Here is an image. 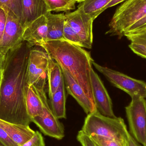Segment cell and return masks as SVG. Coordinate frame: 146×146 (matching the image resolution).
Wrapping results in <instances>:
<instances>
[{
  "instance_id": "cell-1",
  "label": "cell",
  "mask_w": 146,
  "mask_h": 146,
  "mask_svg": "<svg viewBox=\"0 0 146 146\" xmlns=\"http://www.w3.org/2000/svg\"><path fill=\"white\" fill-rule=\"evenodd\" d=\"M31 48L23 41L7 53L0 91V119L26 126L32 122L25 101L27 70Z\"/></svg>"
},
{
  "instance_id": "cell-2",
  "label": "cell",
  "mask_w": 146,
  "mask_h": 146,
  "mask_svg": "<svg viewBox=\"0 0 146 146\" xmlns=\"http://www.w3.org/2000/svg\"><path fill=\"white\" fill-rule=\"evenodd\" d=\"M39 47L44 49L62 69L70 74L95 105L91 78L94 60L90 54L82 47L65 39L47 41Z\"/></svg>"
},
{
  "instance_id": "cell-3",
  "label": "cell",
  "mask_w": 146,
  "mask_h": 146,
  "mask_svg": "<svg viewBox=\"0 0 146 146\" xmlns=\"http://www.w3.org/2000/svg\"><path fill=\"white\" fill-rule=\"evenodd\" d=\"M81 130L89 136L97 135L121 140L127 139L129 131L122 118L105 116L97 110L87 115Z\"/></svg>"
},
{
  "instance_id": "cell-4",
  "label": "cell",
  "mask_w": 146,
  "mask_h": 146,
  "mask_svg": "<svg viewBox=\"0 0 146 146\" xmlns=\"http://www.w3.org/2000/svg\"><path fill=\"white\" fill-rule=\"evenodd\" d=\"M146 15V0H126L117 9L106 34L124 36L126 31Z\"/></svg>"
},
{
  "instance_id": "cell-5",
  "label": "cell",
  "mask_w": 146,
  "mask_h": 146,
  "mask_svg": "<svg viewBox=\"0 0 146 146\" xmlns=\"http://www.w3.org/2000/svg\"><path fill=\"white\" fill-rule=\"evenodd\" d=\"M49 59V56L44 49L31 48L27 70V82L28 85L33 86L38 90L44 89Z\"/></svg>"
},
{
  "instance_id": "cell-6",
  "label": "cell",
  "mask_w": 146,
  "mask_h": 146,
  "mask_svg": "<svg viewBox=\"0 0 146 146\" xmlns=\"http://www.w3.org/2000/svg\"><path fill=\"white\" fill-rule=\"evenodd\" d=\"M92 65L115 87L131 97H140L146 99V82L130 77L123 73L103 66L94 61Z\"/></svg>"
},
{
  "instance_id": "cell-7",
  "label": "cell",
  "mask_w": 146,
  "mask_h": 146,
  "mask_svg": "<svg viewBox=\"0 0 146 146\" xmlns=\"http://www.w3.org/2000/svg\"><path fill=\"white\" fill-rule=\"evenodd\" d=\"M129 133L140 144L145 146L146 133V99L140 97L131 98L125 107Z\"/></svg>"
},
{
  "instance_id": "cell-8",
  "label": "cell",
  "mask_w": 146,
  "mask_h": 146,
  "mask_svg": "<svg viewBox=\"0 0 146 146\" xmlns=\"http://www.w3.org/2000/svg\"><path fill=\"white\" fill-rule=\"evenodd\" d=\"M37 90L43 104V112L41 116L32 119V122L34 123L44 135L62 140L65 137L64 126L50 107L44 89Z\"/></svg>"
},
{
  "instance_id": "cell-9",
  "label": "cell",
  "mask_w": 146,
  "mask_h": 146,
  "mask_svg": "<svg viewBox=\"0 0 146 146\" xmlns=\"http://www.w3.org/2000/svg\"><path fill=\"white\" fill-rule=\"evenodd\" d=\"M65 15L66 22L80 38L83 48H92L93 39V23L94 20L79 6L76 10L68 12Z\"/></svg>"
},
{
  "instance_id": "cell-10",
  "label": "cell",
  "mask_w": 146,
  "mask_h": 146,
  "mask_svg": "<svg viewBox=\"0 0 146 146\" xmlns=\"http://www.w3.org/2000/svg\"><path fill=\"white\" fill-rule=\"evenodd\" d=\"M5 11L7 22L4 33L0 40V52L6 55L9 50L23 42L25 29L11 11L8 9Z\"/></svg>"
},
{
  "instance_id": "cell-11",
  "label": "cell",
  "mask_w": 146,
  "mask_h": 146,
  "mask_svg": "<svg viewBox=\"0 0 146 146\" xmlns=\"http://www.w3.org/2000/svg\"><path fill=\"white\" fill-rule=\"evenodd\" d=\"M91 78L93 95L97 110L105 116L116 117L113 111L111 99L101 79L93 68Z\"/></svg>"
},
{
  "instance_id": "cell-12",
  "label": "cell",
  "mask_w": 146,
  "mask_h": 146,
  "mask_svg": "<svg viewBox=\"0 0 146 146\" xmlns=\"http://www.w3.org/2000/svg\"><path fill=\"white\" fill-rule=\"evenodd\" d=\"M47 19L45 15H43L26 27L23 34V41L28 43L31 47L40 46L47 41Z\"/></svg>"
},
{
  "instance_id": "cell-13",
  "label": "cell",
  "mask_w": 146,
  "mask_h": 146,
  "mask_svg": "<svg viewBox=\"0 0 146 146\" xmlns=\"http://www.w3.org/2000/svg\"><path fill=\"white\" fill-rule=\"evenodd\" d=\"M62 70L65 85L68 94L76 100L86 114L88 115L96 110V106L88 98L82 88L68 72L63 69Z\"/></svg>"
},
{
  "instance_id": "cell-14",
  "label": "cell",
  "mask_w": 146,
  "mask_h": 146,
  "mask_svg": "<svg viewBox=\"0 0 146 146\" xmlns=\"http://www.w3.org/2000/svg\"><path fill=\"white\" fill-rule=\"evenodd\" d=\"M50 12L44 0H23V25L25 29L41 16Z\"/></svg>"
},
{
  "instance_id": "cell-15",
  "label": "cell",
  "mask_w": 146,
  "mask_h": 146,
  "mask_svg": "<svg viewBox=\"0 0 146 146\" xmlns=\"http://www.w3.org/2000/svg\"><path fill=\"white\" fill-rule=\"evenodd\" d=\"M0 127L19 146H21L34 135L35 131L30 126L15 124L0 119Z\"/></svg>"
},
{
  "instance_id": "cell-16",
  "label": "cell",
  "mask_w": 146,
  "mask_h": 146,
  "mask_svg": "<svg viewBox=\"0 0 146 146\" xmlns=\"http://www.w3.org/2000/svg\"><path fill=\"white\" fill-rule=\"evenodd\" d=\"M47 19V41L64 39L63 33L66 21L64 13L52 14L51 12L45 15Z\"/></svg>"
},
{
  "instance_id": "cell-17",
  "label": "cell",
  "mask_w": 146,
  "mask_h": 146,
  "mask_svg": "<svg viewBox=\"0 0 146 146\" xmlns=\"http://www.w3.org/2000/svg\"><path fill=\"white\" fill-rule=\"evenodd\" d=\"M25 101L27 113L31 120L43 114V104L39 92L35 87L27 84L26 87Z\"/></svg>"
},
{
  "instance_id": "cell-18",
  "label": "cell",
  "mask_w": 146,
  "mask_h": 146,
  "mask_svg": "<svg viewBox=\"0 0 146 146\" xmlns=\"http://www.w3.org/2000/svg\"><path fill=\"white\" fill-rule=\"evenodd\" d=\"M65 87L63 79L56 92L50 98L51 110L55 115L59 119L66 118Z\"/></svg>"
},
{
  "instance_id": "cell-19",
  "label": "cell",
  "mask_w": 146,
  "mask_h": 146,
  "mask_svg": "<svg viewBox=\"0 0 146 146\" xmlns=\"http://www.w3.org/2000/svg\"><path fill=\"white\" fill-rule=\"evenodd\" d=\"M63 79V73L60 67L54 60L50 57L47 74L49 98L56 92Z\"/></svg>"
},
{
  "instance_id": "cell-20",
  "label": "cell",
  "mask_w": 146,
  "mask_h": 146,
  "mask_svg": "<svg viewBox=\"0 0 146 146\" xmlns=\"http://www.w3.org/2000/svg\"><path fill=\"white\" fill-rule=\"evenodd\" d=\"M111 0H85L78 6L92 19L95 20L105 10V7Z\"/></svg>"
},
{
  "instance_id": "cell-21",
  "label": "cell",
  "mask_w": 146,
  "mask_h": 146,
  "mask_svg": "<svg viewBox=\"0 0 146 146\" xmlns=\"http://www.w3.org/2000/svg\"><path fill=\"white\" fill-rule=\"evenodd\" d=\"M0 7L11 11L24 27L23 0H0Z\"/></svg>"
},
{
  "instance_id": "cell-22",
  "label": "cell",
  "mask_w": 146,
  "mask_h": 146,
  "mask_svg": "<svg viewBox=\"0 0 146 146\" xmlns=\"http://www.w3.org/2000/svg\"><path fill=\"white\" fill-rule=\"evenodd\" d=\"M50 12H68L75 9L76 0H44Z\"/></svg>"
},
{
  "instance_id": "cell-23",
  "label": "cell",
  "mask_w": 146,
  "mask_h": 146,
  "mask_svg": "<svg viewBox=\"0 0 146 146\" xmlns=\"http://www.w3.org/2000/svg\"><path fill=\"white\" fill-rule=\"evenodd\" d=\"M90 137L98 146H128L127 139H114L97 135H91Z\"/></svg>"
},
{
  "instance_id": "cell-24",
  "label": "cell",
  "mask_w": 146,
  "mask_h": 146,
  "mask_svg": "<svg viewBox=\"0 0 146 146\" xmlns=\"http://www.w3.org/2000/svg\"><path fill=\"white\" fill-rule=\"evenodd\" d=\"M63 38L68 42L83 48V44L78 34L66 21L63 33Z\"/></svg>"
},
{
  "instance_id": "cell-25",
  "label": "cell",
  "mask_w": 146,
  "mask_h": 146,
  "mask_svg": "<svg viewBox=\"0 0 146 146\" xmlns=\"http://www.w3.org/2000/svg\"><path fill=\"white\" fill-rule=\"evenodd\" d=\"M146 29V15L129 27L125 32L124 36L139 33L145 31Z\"/></svg>"
},
{
  "instance_id": "cell-26",
  "label": "cell",
  "mask_w": 146,
  "mask_h": 146,
  "mask_svg": "<svg viewBox=\"0 0 146 146\" xmlns=\"http://www.w3.org/2000/svg\"><path fill=\"white\" fill-rule=\"evenodd\" d=\"M129 47L134 54L146 59V44L135 42H131Z\"/></svg>"
},
{
  "instance_id": "cell-27",
  "label": "cell",
  "mask_w": 146,
  "mask_h": 146,
  "mask_svg": "<svg viewBox=\"0 0 146 146\" xmlns=\"http://www.w3.org/2000/svg\"><path fill=\"white\" fill-rule=\"evenodd\" d=\"M21 146H45V144L42 134L36 131L34 135Z\"/></svg>"
},
{
  "instance_id": "cell-28",
  "label": "cell",
  "mask_w": 146,
  "mask_h": 146,
  "mask_svg": "<svg viewBox=\"0 0 146 146\" xmlns=\"http://www.w3.org/2000/svg\"><path fill=\"white\" fill-rule=\"evenodd\" d=\"M76 139L82 146H98L93 140L90 136L85 133L81 130L78 132Z\"/></svg>"
},
{
  "instance_id": "cell-29",
  "label": "cell",
  "mask_w": 146,
  "mask_h": 146,
  "mask_svg": "<svg viewBox=\"0 0 146 146\" xmlns=\"http://www.w3.org/2000/svg\"><path fill=\"white\" fill-rule=\"evenodd\" d=\"M0 143L3 146H19L0 127Z\"/></svg>"
},
{
  "instance_id": "cell-30",
  "label": "cell",
  "mask_w": 146,
  "mask_h": 146,
  "mask_svg": "<svg viewBox=\"0 0 146 146\" xmlns=\"http://www.w3.org/2000/svg\"><path fill=\"white\" fill-rule=\"evenodd\" d=\"M130 42H135L146 44V31L125 36Z\"/></svg>"
},
{
  "instance_id": "cell-31",
  "label": "cell",
  "mask_w": 146,
  "mask_h": 146,
  "mask_svg": "<svg viewBox=\"0 0 146 146\" xmlns=\"http://www.w3.org/2000/svg\"><path fill=\"white\" fill-rule=\"evenodd\" d=\"M7 22V14L3 9L0 7V40L4 33Z\"/></svg>"
},
{
  "instance_id": "cell-32",
  "label": "cell",
  "mask_w": 146,
  "mask_h": 146,
  "mask_svg": "<svg viewBox=\"0 0 146 146\" xmlns=\"http://www.w3.org/2000/svg\"><path fill=\"white\" fill-rule=\"evenodd\" d=\"M127 143L128 146H141L140 144L132 136L129 131L128 132L127 135Z\"/></svg>"
},
{
  "instance_id": "cell-33",
  "label": "cell",
  "mask_w": 146,
  "mask_h": 146,
  "mask_svg": "<svg viewBox=\"0 0 146 146\" xmlns=\"http://www.w3.org/2000/svg\"><path fill=\"white\" fill-rule=\"evenodd\" d=\"M5 57L6 55H4L0 52V74H2L3 72L5 64Z\"/></svg>"
},
{
  "instance_id": "cell-34",
  "label": "cell",
  "mask_w": 146,
  "mask_h": 146,
  "mask_svg": "<svg viewBox=\"0 0 146 146\" xmlns=\"http://www.w3.org/2000/svg\"><path fill=\"white\" fill-rule=\"evenodd\" d=\"M126 1V0H111L109 4L106 6L105 7V10L111 7H114L115 5H117L118 3H121L123 1Z\"/></svg>"
},
{
  "instance_id": "cell-35",
  "label": "cell",
  "mask_w": 146,
  "mask_h": 146,
  "mask_svg": "<svg viewBox=\"0 0 146 146\" xmlns=\"http://www.w3.org/2000/svg\"><path fill=\"white\" fill-rule=\"evenodd\" d=\"M3 80V74H0V91H1V86L2 82Z\"/></svg>"
},
{
  "instance_id": "cell-36",
  "label": "cell",
  "mask_w": 146,
  "mask_h": 146,
  "mask_svg": "<svg viewBox=\"0 0 146 146\" xmlns=\"http://www.w3.org/2000/svg\"><path fill=\"white\" fill-rule=\"evenodd\" d=\"M76 2L79 3H80L82 2L83 1H85V0H76Z\"/></svg>"
},
{
  "instance_id": "cell-37",
  "label": "cell",
  "mask_w": 146,
  "mask_h": 146,
  "mask_svg": "<svg viewBox=\"0 0 146 146\" xmlns=\"http://www.w3.org/2000/svg\"><path fill=\"white\" fill-rule=\"evenodd\" d=\"M146 146V137H145V146Z\"/></svg>"
},
{
  "instance_id": "cell-38",
  "label": "cell",
  "mask_w": 146,
  "mask_h": 146,
  "mask_svg": "<svg viewBox=\"0 0 146 146\" xmlns=\"http://www.w3.org/2000/svg\"><path fill=\"white\" fill-rule=\"evenodd\" d=\"M145 31H146V29H145V31H143L141 32H145ZM141 32H140V33H141Z\"/></svg>"
},
{
  "instance_id": "cell-39",
  "label": "cell",
  "mask_w": 146,
  "mask_h": 146,
  "mask_svg": "<svg viewBox=\"0 0 146 146\" xmlns=\"http://www.w3.org/2000/svg\"><path fill=\"white\" fill-rule=\"evenodd\" d=\"M0 146H3L2 145H1V144L0 143Z\"/></svg>"
},
{
  "instance_id": "cell-40",
  "label": "cell",
  "mask_w": 146,
  "mask_h": 146,
  "mask_svg": "<svg viewBox=\"0 0 146 146\" xmlns=\"http://www.w3.org/2000/svg\"></svg>"
}]
</instances>
